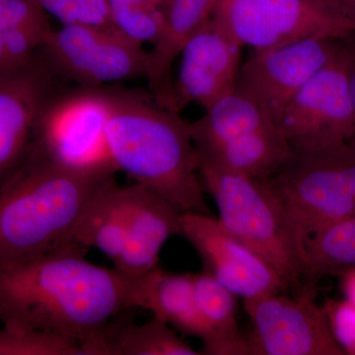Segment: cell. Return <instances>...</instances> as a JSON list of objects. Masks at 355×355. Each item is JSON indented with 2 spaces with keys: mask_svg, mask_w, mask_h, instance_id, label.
Returning <instances> with one entry per match:
<instances>
[{
  "mask_svg": "<svg viewBox=\"0 0 355 355\" xmlns=\"http://www.w3.org/2000/svg\"><path fill=\"white\" fill-rule=\"evenodd\" d=\"M70 249L0 268V323L67 336L84 355L105 327L132 309V279Z\"/></svg>",
  "mask_w": 355,
  "mask_h": 355,
  "instance_id": "cell-1",
  "label": "cell"
},
{
  "mask_svg": "<svg viewBox=\"0 0 355 355\" xmlns=\"http://www.w3.org/2000/svg\"><path fill=\"white\" fill-rule=\"evenodd\" d=\"M113 172L71 169L29 147L0 184V268L64 250H87L74 242L78 221Z\"/></svg>",
  "mask_w": 355,
  "mask_h": 355,
  "instance_id": "cell-2",
  "label": "cell"
},
{
  "mask_svg": "<svg viewBox=\"0 0 355 355\" xmlns=\"http://www.w3.org/2000/svg\"><path fill=\"white\" fill-rule=\"evenodd\" d=\"M107 146L128 174L183 212L212 216L197 169L189 123L144 95L110 88Z\"/></svg>",
  "mask_w": 355,
  "mask_h": 355,
  "instance_id": "cell-3",
  "label": "cell"
},
{
  "mask_svg": "<svg viewBox=\"0 0 355 355\" xmlns=\"http://www.w3.org/2000/svg\"><path fill=\"white\" fill-rule=\"evenodd\" d=\"M203 190L216 200L222 226L266 261L294 292L303 286L305 253L284 203L266 180L224 171L197 161Z\"/></svg>",
  "mask_w": 355,
  "mask_h": 355,
  "instance_id": "cell-4",
  "label": "cell"
},
{
  "mask_svg": "<svg viewBox=\"0 0 355 355\" xmlns=\"http://www.w3.org/2000/svg\"><path fill=\"white\" fill-rule=\"evenodd\" d=\"M347 142L296 150L266 179L284 203L299 247L331 224L355 214L347 163Z\"/></svg>",
  "mask_w": 355,
  "mask_h": 355,
  "instance_id": "cell-5",
  "label": "cell"
},
{
  "mask_svg": "<svg viewBox=\"0 0 355 355\" xmlns=\"http://www.w3.org/2000/svg\"><path fill=\"white\" fill-rule=\"evenodd\" d=\"M109 111L108 86L58 89L40 114L30 146L71 169L116 173L107 146Z\"/></svg>",
  "mask_w": 355,
  "mask_h": 355,
  "instance_id": "cell-6",
  "label": "cell"
},
{
  "mask_svg": "<svg viewBox=\"0 0 355 355\" xmlns=\"http://www.w3.org/2000/svg\"><path fill=\"white\" fill-rule=\"evenodd\" d=\"M212 18L242 46L340 39L355 26L333 0H220Z\"/></svg>",
  "mask_w": 355,
  "mask_h": 355,
  "instance_id": "cell-7",
  "label": "cell"
},
{
  "mask_svg": "<svg viewBox=\"0 0 355 355\" xmlns=\"http://www.w3.org/2000/svg\"><path fill=\"white\" fill-rule=\"evenodd\" d=\"M41 50L58 79L80 87H107L148 73L149 51L116 28L62 25L49 34Z\"/></svg>",
  "mask_w": 355,
  "mask_h": 355,
  "instance_id": "cell-8",
  "label": "cell"
},
{
  "mask_svg": "<svg viewBox=\"0 0 355 355\" xmlns=\"http://www.w3.org/2000/svg\"><path fill=\"white\" fill-rule=\"evenodd\" d=\"M284 293L244 300L253 326L247 338L250 354L345 355L317 304V284H303L294 296Z\"/></svg>",
  "mask_w": 355,
  "mask_h": 355,
  "instance_id": "cell-9",
  "label": "cell"
},
{
  "mask_svg": "<svg viewBox=\"0 0 355 355\" xmlns=\"http://www.w3.org/2000/svg\"><path fill=\"white\" fill-rule=\"evenodd\" d=\"M277 125L296 150L349 142L354 132V112L347 55L340 38L330 62L292 98Z\"/></svg>",
  "mask_w": 355,
  "mask_h": 355,
  "instance_id": "cell-10",
  "label": "cell"
},
{
  "mask_svg": "<svg viewBox=\"0 0 355 355\" xmlns=\"http://www.w3.org/2000/svg\"><path fill=\"white\" fill-rule=\"evenodd\" d=\"M242 48L211 17L184 44L176 80L154 100L179 114L191 103L209 108L235 88Z\"/></svg>",
  "mask_w": 355,
  "mask_h": 355,
  "instance_id": "cell-11",
  "label": "cell"
},
{
  "mask_svg": "<svg viewBox=\"0 0 355 355\" xmlns=\"http://www.w3.org/2000/svg\"><path fill=\"white\" fill-rule=\"evenodd\" d=\"M340 39L312 38L253 50L240 67L237 83L279 123L296 93L330 62Z\"/></svg>",
  "mask_w": 355,
  "mask_h": 355,
  "instance_id": "cell-12",
  "label": "cell"
},
{
  "mask_svg": "<svg viewBox=\"0 0 355 355\" xmlns=\"http://www.w3.org/2000/svg\"><path fill=\"white\" fill-rule=\"evenodd\" d=\"M180 235L200 254L205 272L238 297L246 300L288 291L272 266L233 237L214 216L183 212Z\"/></svg>",
  "mask_w": 355,
  "mask_h": 355,
  "instance_id": "cell-13",
  "label": "cell"
},
{
  "mask_svg": "<svg viewBox=\"0 0 355 355\" xmlns=\"http://www.w3.org/2000/svg\"><path fill=\"white\" fill-rule=\"evenodd\" d=\"M58 79L38 58L0 73V184L27 155L40 114L58 89Z\"/></svg>",
  "mask_w": 355,
  "mask_h": 355,
  "instance_id": "cell-14",
  "label": "cell"
},
{
  "mask_svg": "<svg viewBox=\"0 0 355 355\" xmlns=\"http://www.w3.org/2000/svg\"><path fill=\"white\" fill-rule=\"evenodd\" d=\"M121 195L127 214V241L114 268L135 279L158 266L166 242L180 235L183 211L139 184L121 187Z\"/></svg>",
  "mask_w": 355,
  "mask_h": 355,
  "instance_id": "cell-15",
  "label": "cell"
},
{
  "mask_svg": "<svg viewBox=\"0 0 355 355\" xmlns=\"http://www.w3.org/2000/svg\"><path fill=\"white\" fill-rule=\"evenodd\" d=\"M220 0H165L163 25L153 49L149 51L146 79L154 97L165 94L173 83L172 65L184 44L211 19Z\"/></svg>",
  "mask_w": 355,
  "mask_h": 355,
  "instance_id": "cell-16",
  "label": "cell"
},
{
  "mask_svg": "<svg viewBox=\"0 0 355 355\" xmlns=\"http://www.w3.org/2000/svg\"><path fill=\"white\" fill-rule=\"evenodd\" d=\"M132 279V308L150 311L186 335H202V324L193 301V273H171L156 266Z\"/></svg>",
  "mask_w": 355,
  "mask_h": 355,
  "instance_id": "cell-17",
  "label": "cell"
},
{
  "mask_svg": "<svg viewBox=\"0 0 355 355\" xmlns=\"http://www.w3.org/2000/svg\"><path fill=\"white\" fill-rule=\"evenodd\" d=\"M193 301L202 324L203 354L249 355L237 322L236 295L203 270L193 273Z\"/></svg>",
  "mask_w": 355,
  "mask_h": 355,
  "instance_id": "cell-18",
  "label": "cell"
},
{
  "mask_svg": "<svg viewBox=\"0 0 355 355\" xmlns=\"http://www.w3.org/2000/svg\"><path fill=\"white\" fill-rule=\"evenodd\" d=\"M270 123H275L258 100L236 85L205 110L202 118L189 123V128L196 153L209 154L231 140Z\"/></svg>",
  "mask_w": 355,
  "mask_h": 355,
  "instance_id": "cell-19",
  "label": "cell"
},
{
  "mask_svg": "<svg viewBox=\"0 0 355 355\" xmlns=\"http://www.w3.org/2000/svg\"><path fill=\"white\" fill-rule=\"evenodd\" d=\"M291 150V144L279 125L270 123L231 140L214 153H196V160L224 171L266 180L279 171Z\"/></svg>",
  "mask_w": 355,
  "mask_h": 355,
  "instance_id": "cell-20",
  "label": "cell"
},
{
  "mask_svg": "<svg viewBox=\"0 0 355 355\" xmlns=\"http://www.w3.org/2000/svg\"><path fill=\"white\" fill-rule=\"evenodd\" d=\"M174 333L171 326L153 316L144 324L116 317L92 343L90 355H198Z\"/></svg>",
  "mask_w": 355,
  "mask_h": 355,
  "instance_id": "cell-21",
  "label": "cell"
},
{
  "mask_svg": "<svg viewBox=\"0 0 355 355\" xmlns=\"http://www.w3.org/2000/svg\"><path fill=\"white\" fill-rule=\"evenodd\" d=\"M127 214L121 186L113 180L97 196L77 223L74 242L83 249H96L114 263L127 241Z\"/></svg>",
  "mask_w": 355,
  "mask_h": 355,
  "instance_id": "cell-22",
  "label": "cell"
},
{
  "mask_svg": "<svg viewBox=\"0 0 355 355\" xmlns=\"http://www.w3.org/2000/svg\"><path fill=\"white\" fill-rule=\"evenodd\" d=\"M355 268V214L310 236L305 242L303 284H317L324 277H340Z\"/></svg>",
  "mask_w": 355,
  "mask_h": 355,
  "instance_id": "cell-23",
  "label": "cell"
},
{
  "mask_svg": "<svg viewBox=\"0 0 355 355\" xmlns=\"http://www.w3.org/2000/svg\"><path fill=\"white\" fill-rule=\"evenodd\" d=\"M0 355H84V350L76 340L58 334L2 326Z\"/></svg>",
  "mask_w": 355,
  "mask_h": 355,
  "instance_id": "cell-24",
  "label": "cell"
},
{
  "mask_svg": "<svg viewBox=\"0 0 355 355\" xmlns=\"http://www.w3.org/2000/svg\"><path fill=\"white\" fill-rule=\"evenodd\" d=\"M113 24L128 38L144 44L156 43L162 30V9L150 8L130 0H109Z\"/></svg>",
  "mask_w": 355,
  "mask_h": 355,
  "instance_id": "cell-25",
  "label": "cell"
},
{
  "mask_svg": "<svg viewBox=\"0 0 355 355\" xmlns=\"http://www.w3.org/2000/svg\"><path fill=\"white\" fill-rule=\"evenodd\" d=\"M62 25L86 24L113 28L109 0H33Z\"/></svg>",
  "mask_w": 355,
  "mask_h": 355,
  "instance_id": "cell-26",
  "label": "cell"
},
{
  "mask_svg": "<svg viewBox=\"0 0 355 355\" xmlns=\"http://www.w3.org/2000/svg\"><path fill=\"white\" fill-rule=\"evenodd\" d=\"M50 16L33 0H0V30L24 29L49 35Z\"/></svg>",
  "mask_w": 355,
  "mask_h": 355,
  "instance_id": "cell-27",
  "label": "cell"
},
{
  "mask_svg": "<svg viewBox=\"0 0 355 355\" xmlns=\"http://www.w3.org/2000/svg\"><path fill=\"white\" fill-rule=\"evenodd\" d=\"M323 307L336 342L345 355H355V305L345 298H329Z\"/></svg>",
  "mask_w": 355,
  "mask_h": 355,
  "instance_id": "cell-28",
  "label": "cell"
},
{
  "mask_svg": "<svg viewBox=\"0 0 355 355\" xmlns=\"http://www.w3.org/2000/svg\"><path fill=\"white\" fill-rule=\"evenodd\" d=\"M347 60V83L352 112H354V132L347 144L355 147V30L340 38Z\"/></svg>",
  "mask_w": 355,
  "mask_h": 355,
  "instance_id": "cell-29",
  "label": "cell"
},
{
  "mask_svg": "<svg viewBox=\"0 0 355 355\" xmlns=\"http://www.w3.org/2000/svg\"><path fill=\"white\" fill-rule=\"evenodd\" d=\"M340 289L345 298L355 305V268L340 275Z\"/></svg>",
  "mask_w": 355,
  "mask_h": 355,
  "instance_id": "cell-30",
  "label": "cell"
},
{
  "mask_svg": "<svg viewBox=\"0 0 355 355\" xmlns=\"http://www.w3.org/2000/svg\"><path fill=\"white\" fill-rule=\"evenodd\" d=\"M355 26V0H333Z\"/></svg>",
  "mask_w": 355,
  "mask_h": 355,
  "instance_id": "cell-31",
  "label": "cell"
},
{
  "mask_svg": "<svg viewBox=\"0 0 355 355\" xmlns=\"http://www.w3.org/2000/svg\"><path fill=\"white\" fill-rule=\"evenodd\" d=\"M11 70H14V69L11 65L10 60H9L6 46H4L3 38H2V34L0 32V73L11 71Z\"/></svg>",
  "mask_w": 355,
  "mask_h": 355,
  "instance_id": "cell-32",
  "label": "cell"
}]
</instances>
